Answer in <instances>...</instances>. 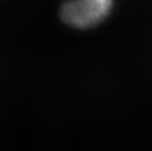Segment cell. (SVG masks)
Returning <instances> with one entry per match:
<instances>
[{"label": "cell", "mask_w": 152, "mask_h": 151, "mask_svg": "<svg viewBox=\"0 0 152 151\" xmlns=\"http://www.w3.org/2000/svg\"><path fill=\"white\" fill-rule=\"evenodd\" d=\"M109 0H83L70 1L62 6V19L75 27H89L102 19L109 13L112 8Z\"/></svg>", "instance_id": "1"}]
</instances>
